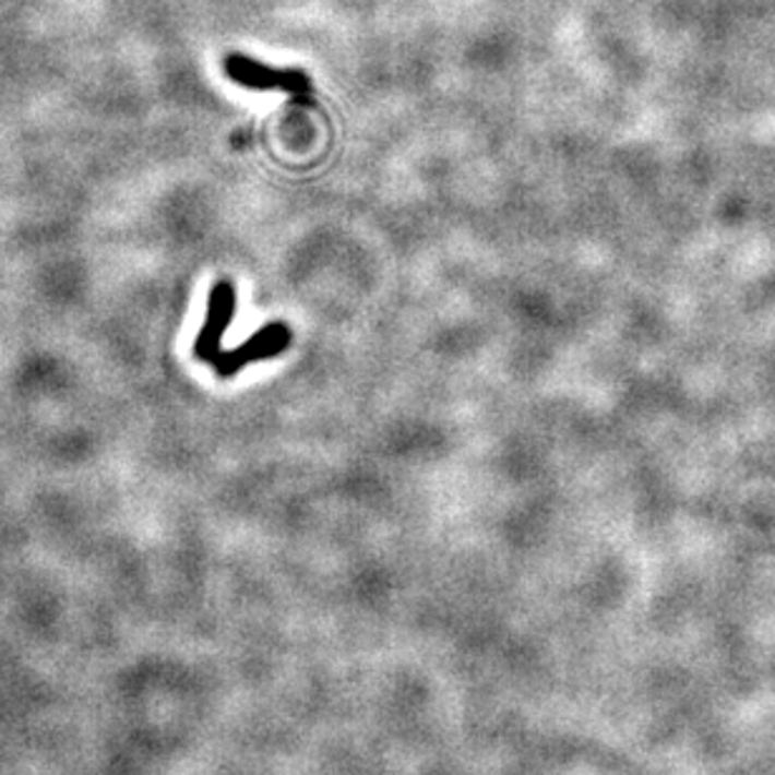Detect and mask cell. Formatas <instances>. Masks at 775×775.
Listing matches in <instances>:
<instances>
[{"instance_id":"cell-1","label":"cell","mask_w":775,"mask_h":775,"mask_svg":"<svg viewBox=\"0 0 775 775\" xmlns=\"http://www.w3.org/2000/svg\"><path fill=\"white\" fill-rule=\"evenodd\" d=\"M293 341L290 327L285 323H267L260 327L258 333L247 337L242 345H237L235 350L219 353V358L212 362L219 378H233L239 370L252 366V362L277 358L279 353L287 350V345Z\"/></svg>"},{"instance_id":"cell-2","label":"cell","mask_w":775,"mask_h":775,"mask_svg":"<svg viewBox=\"0 0 775 775\" xmlns=\"http://www.w3.org/2000/svg\"><path fill=\"white\" fill-rule=\"evenodd\" d=\"M237 312V290L229 279H219L212 287L207 298V312H204V323L200 335L194 341V356L202 362H212L219 358L222 353V337L233 325Z\"/></svg>"},{"instance_id":"cell-3","label":"cell","mask_w":775,"mask_h":775,"mask_svg":"<svg viewBox=\"0 0 775 775\" xmlns=\"http://www.w3.org/2000/svg\"><path fill=\"white\" fill-rule=\"evenodd\" d=\"M227 76L239 86L254 91H287V94H305L310 88L308 79L298 71L267 69L260 61L245 59V56H229L225 61Z\"/></svg>"}]
</instances>
